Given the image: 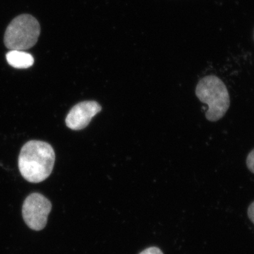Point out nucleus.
Returning a JSON list of instances; mask_svg holds the SVG:
<instances>
[{
    "instance_id": "obj_1",
    "label": "nucleus",
    "mask_w": 254,
    "mask_h": 254,
    "mask_svg": "<svg viewBox=\"0 0 254 254\" xmlns=\"http://www.w3.org/2000/svg\"><path fill=\"white\" fill-rule=\"evenodd\" d=\"M55 153L49 143L41 141L27 142L20 152L18 168L25 180L32 183L46 180L53 172Z\"/></svg>"
},
{
    "instance_id": "obj_8",
    "label": "nucleus",
    "mask_w": 254,
    "mask_h": 254,
    "mask_svg": "<svg viewBox=\"0 0 254 254\" xmlns=\"http://www.w3.org/2000/svg\"><path fill=\"white\" fill-rule=\"evenodd\" d=\"M139 254H163V253L158 247H150Z\"/></svg>"
},
{
    "instance_id": "obj_2",
    "label": "nucleus",
    "mask_w": 254,
    "mask_h": 254,
    "mask_svg": "<svg viewBox=\"0 0 254 254\" xmlns=\"http://www.w3.org/2000/svg\"><path fill=\"white\" fill-rule=\"evenodd\" d=\"M195 94L202 103L208 105L205 117L209 121H218L230 108V94L227 87L216 76L210 75L200 79L195 88Z\"/></svg>"
},
{
    "instance_id": "obj_5",
    "label": "nucleus",
    "mask_w": 254,
    "mask_h": 254,
    "mask_svg": "<svg viewBox=\"0 0 254 254\" xmlns=\"http://www.w3.org/2000/svg\"><path fill=\"white\" fill-rule=\"evenodd\" d=\"M102 107L95 101H84L78 103L70 110L66 118V125L72 130L86 128L92 119L101 111Z\"/></svg>"
},
{
    "instance_id": "obj_3",
    "label": "nucleus",
    "mask_w": 254,
    "mask_h": 254,
    "mask_svg": "<svg viewBox=\"0 0 254 254\" xmlns=\"http://www.w3.org/2000/svg\"><path fill=\"white\" fill-rule=\"evenodd\" d=\"M41 34V26L30 14L16 16L6 28L4 37L5 46L10 50H27L35 46Z\"/></svg>"
},
{
    "instance_id": "obj_6",
    "label": "nucleus",
    "mask_w": 254,
    "mask_h": 254,
    "mask_svg": "<svg viewBox=\"0 0 254 254\" xmlns=\"http://www.w3.org/2000/svg\"><path fill=\"white\" fill-rule=\"evenodd\" d=\"M9 64L16 68H27L33 66L34 59L29 53L21 50H11L6 55Z\"/></svg>"
},
{
    "instance_id": "obj_4",
    "label": "nucleus",
    "mask_w": 254,
    "mask_h": 254,
    "mask_svg": "<svg viewBox=\"0 0 254 254\" xmlns=\"http://www.w3.org/2000/svg\"><path fill=\"white\" fill-rule=\"evenodd\" d=\"M51 209V202L46 196L41 193H31L23 203V220L32 230L40 231L46 226Z\"/></svg>"
},
{
    "instance_id": "obj_9",
    "label": "nucleus",
    "mask_w": 254,
    "mask_h": 254,
    "mask_svg": "<svg viewBox=\"0 0 254 254\" xmlns=\"http://www.w3.org/2000/svg\"><path fill=\"white\" fill-rule=\"evenodd\" d=\"M248 216L250 218L251 221L254 224V202L252 203L249 207L248 209Z\"/></svg>"
},
{
    "instance_id": "obj_7",
    "label": "nucleus",
    "mask_w": 254,
    "mask_h": 254,
    "mask_svg": "<svg viewBox=\"0 0 254 254\" xmlns=\"http://www.w3.org/2000/svg\"><path fill=\"white\" fill-rule=\"evenodd\" d=\"M247 165L249 170L254 174V149L252 150L247 159Z\"/></svg>"
}]
</instances>
